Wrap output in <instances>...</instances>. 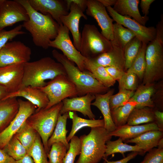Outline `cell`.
<instances>
[{
    "instance_id": "1",
    "label": "cell",
    "mask_w": 163,
    "mask_h": 163,
    "mask_svg": "<svg viewBox=\"0 0 163 163\" xmlns=\"http://www.w3.org/2000/svg\"><path fill=\"white\" fill-rule=\"evenodd\" d=\"M25 8L29 19L22 24L30 34L34 44L44 49H47L50 42L58 35L60 25L50 14H43L34 10L28 0H16Z\"/></svg>"
},
{
    "instance_id": "2",
    "label": "cell",
    "mask_w": 163,
    "mask_h": 163,
    "mask_svg": "<svg viewBox=\"0 0 163 163\" xmlns=\"http://www.w3.org/2000/svg\"><path fill=\"white\" fill-rule=\"evenodd\" d=\"M61 75H66L63 66L50 57L29 62L24 64V76L21 88L30 86L41 88L46 85L47 80H51Z\"/></svg>"
},
{
    "instance_id": "3",
    "label": "cell",
    "mask_w": 163,
    "mask_h": 163,
    "mask_svg": "<svg viewBox=\"0 0 163 163\" xmlns=\"http://www.w3.org/2000/svg\"><path fill=\"white\" fill-rule=\"evenodd\" d=\"M53 57L64 68L66 76L75 85L78 95L84 96L88 93L101 94L109 90L96 79L88 71H81L74 63L56 50L52 51Z\"/></svg>"
},
{
    "instance_id": "4",
    "label": "cell",
    "mask_w": 163,
    "mask_h": 163,
    "mask_svg": "<svg viewBox=\"0 0 163 163\" xmlns=\"http://www.w3.org/2000/svg\"><path fill=\"white\" fill-rule=\"evenodd\" d=\"M112 136L104 127L91 128L87 135L80 136V155L75 163H98L104 157L106 143Z\"/></svg>"
},
{
    "instance_id": "5",
    "label": "cell",
    "mask_w": 163,
    "mask_h": 163,
    "mask_svg": "<svg viewBox=\"0 0 163 163\" xmlns=\"http://www.w3.org/2000/svg\"><path fill=\"white\" fill-rule=\"evenodd\" d=\"M155 38L147 45L145 54L146 67L143 84L152 83L163 75V15L156 25Z\"/></svg>"
},
{
    "instance_id": "6",
    "label": "cell",
    "mask_w": 163,
    "mask_h": 163,
    "mask_svg": "<svg viewBox=\"0 0 163 163\" xmlns=\"http://www.w3.org/2000/svg\"><path fill=\"white\" fill-rule=\"evenodd\" d=\"M63 104L62 101L49 108L35 111L25 122L39 134L47 154L50 151L48 141L54 131Z\"/></svg>"
},
{
    "instance_id": "7",
    "label": "cell",
    "mask_w": 163,
    "mask_h": 163,
    "mask_svg": "<svg viewBox=\"0 0 163 163\" xmlns=\"http://www.w3.org/2000/svg\"><path fill=\"white\" fill-rule=\"evenodd\" d=\"M81 35L79 51L86 59L95 57L112 48L111 41L105 38L94 25L85 24Z\"/></svg>"
},
{
    "instance_id": "8",
    "label": "cell",
    "mask_w": 163,
    "mask_h": 163,
    "mask_svg": "<svg viewBox=\"0 0 163 163\" xmlns=\"http://www.w3.org/2000/svg\"><path fill=\"white\" fill-rule=\"evenodd\" d=\"M47 95L49 102L45 108H49L68 97L78 96L74 85L66 75H59L47 82L46 86L39 88Z\"/></svg>"
},
{
    "instance_id": "9",
    "label": "cell",
    "mask_w": 163,
    "mask_h": 163,
    "mask_svg": "<svg viewBox=\"0 0 163 163\" xmlns=\"http://www.w3.org/2000/svg\"><path fill=\"white\" fill-rule=\"evenodd\" d=\"M69 30L63 24L60 25L58 35L50 41L49 47L61 50L63 55L71 61L75 63L81 71L85 70V62L86 58L75 47L69 35Z\"/></svg>"
},
{
    "instance_id": "10",
    "label": "cell",
    "mask_w": 163,
    "mask_h": 163,
    "mask_svg": "<svg viewBox=\"0 0 163 163\" xmlns=\"http://www.w3.org/2000/svg\"><path fill=\"white\" fill-rule=\"evenodd\" d=\"M19 109L9 125L0 132V149H3L12 137L25 123L27 118L35 112L37 107L27 101L18 99Z\"/></svg>"
},
{
    "instance_id": "11",
    "label": "cell",
    "mask_w": 163,
    "mask_h": 163,
    "mask_svg": "<svg viewBox=\"0 0 163 163\" xmlns=\"http://www.w3.org/2000/svg\"><path fill=\"white\" fill-rule=\"evenodd\" d=\"M106 8L114 21L132 31L142 43L148 44L153 40L156 35V28L143 25L130 17L121 15L116 12L111 6Z\"/></svg>"
},
{
    "instance_id": "12",
    "label": "cell",
    "mask_w": 163,
    "mask_h": 163,
    "mask_svg": "<svg viewBox=\"0 0 163 163\" xmlns=\"http://www.w3.org/2000/svg\"><path fill=\"white\" fill-rule=\"evenodd\" d=\"M31 50L20 41L8 42L0 50V67L29 62Z\"/></svg>"
},
{
    "instance_id": "13",
    "label": "cell",
    "mask_w": 163,
    "mask_h": 163,
    "mask_svg": "<svg viewBox=\"0 0 163 163\" xmlns=\"http://www.w3.org/2000/svg\"><path fill=\"white\" fill-rule=\"evenodd\" d=\"M29 19L26 10L16 0H0V31Z\"/></svg>"
},
{
    "instance_id": "14",
    "label": "cell",
    "mask_w": 163,
    "mask_h": 163,
    "mask_svg": "<svg viewBox=\"0 0 163 163\" xmlns=\"http://www.w3.org/2000/svg\"><path fill=\"white\" fill-rule=\"evenodd\" d=\"M86 13L94 18L100 27L101 33L112 41L113 36V19L109 16L106 8L98 0H87Z\"/></svg>"
},
{
    "instance_id": "15",
    "label": "cell",
    "mask_w": 163,
    "mask_h": 163,
    "mask_svg": "<svg viewBox=\"0 0 163 163\" xmlns=\"http://www.w3.org/2000/svg\"><path fill=\"white\" fill-rule=\"evenodd\" d=\"M70 12L66 15L61 16L60 20L62 24L66 26L71 32L73 40V45L79 51L81 33L79 30V24L80 19L83 17L87 19V16L83 13L81 9L71 0H66Z\"/></svg>"
},
{
    "instance_id": "16",
    "label": "cell",
    "mask_w": 163,
    "mask_h": 163,
    "mask_svg": "<svg viewBox=\"0 0 163 163\" xmlns=\"http://www.w3.org/2000/svg\"><path fill=\"white\" fill-rule=\"evenodd\" d=\"M24 63L0 67V85L7 89L8 93L15 92L20 88L24 76Z\"/></svg>"
},
{
    "instance_id": "17",
    "label": "cell",
    "mask_w": 163,
    "mask_h": 163,
    "mask_svg": "<svg viewBox=\"0 0 163 163\" xmlns=\"http://www.w3.org/2000/svg\"><path fill=\"white\" fill-rule=\"evenodd\" d=\"M31 7L43 14H50L60 25L62 24L60 17L69 13V8L66 0H28Z\"/></svg>"
},
{
    "instance_id": "18",
    "label": "cell",
    "mask_w": 163,
    "mask_h": 163,
    "mask_svg": "<svg viewBox=\"0 0 163 163\" xmlns=\"http://www.w3.org/2000/svg\"><path fill=\"white\" fill-rule=\"evenodd\" d=\"M95 98L94 94L88 93L79 97L66 98L62 101L63 106L60 113L62 114L69 111H78L90 119H95V116L92 112L91 105V102Z\"/></svg>"
},
{
    "instance_id": "19",
    "label": "cell",
    "mask_w": 163,
    "mask_h": 163,
    "mask_svg": "<svg viewBox=\"0 0 163 163\" xmlns=\"http://www.w3.org/2000/svg\"><path fill=\"white\" fill-rule=\"evenodd\" d=\"M21 97L35 105L37 107L35 111L45 108L49 100L46 94L39 88L27 86L21 88L17 91L9 93L2 100L9 98Z\"/></svg>"
},
{
    "instance_id": "20",
    "label": "cell",
    "mask_w": 163,
    "mask_h": 163,
    "mask_svg": "<svg viewBox=\"0 0 163 163\" xmlns=\"http://www.w3.org/2000/svg\"><path fill=\"white\" fill-rule=\"evenodd\" d=\"M112 46L109 51L88 59L97 65L104 67L113 66L125 72L123 50L117 46Z\"/></svg>"
},
{
    "instance_id": "21",
    "label": "cell",
    "mask_w": 163,
    "mask_h": 163,
    "mask_svg": "<svg viewBox=\"0 0 163 163\" xmlns=\"http://www.w3.org/2000/svg\"><path fill=\"white\" fill-rule=\"evenodd\" d=\"M160 130L155 122L142 125H129L126 124L117 127L109 134L111 136L119 137L123 141L135 138L147 131ZM161 131V130H160Z\"/></svg>"
},
{
    "instance_id": "22",
    "label": "cell",
    "mask_w": 163,
    "mask_h": 163,
    "mask_svg": "<svg viewBox=\"0 0 163 163\" xmlns=\"http://www.w3.org/2000/svg\"><path fill=\"white\" fill-rule=\"evenodd\" d=\"M139 0H117L113 8L118 14L132 17L141 24L145 26L149 20L148 16H142L138 8Z\"/></svg>"
},
{
    "instance_id": "23",
    "label": "cell",
    "mask_w": 163,
    "mask_h": 163,
    "mask_svg": "<svg viewBox=\"0 0 163 163\" xmlns=\"http://www.w3.org/2000/svg\"><path fill=\"white\" fill-rule=\"evenodd\" d=\"M114 92V89H112L104 94H95V101L91 103V105L96 107L101 111L104 117V127L109 132L113 131L117 128L112 119L109 104L110 98Z\"/></svg>"
},
{
    "instance_id": "24",
    "label": "cell",
    "mask_w": 163,
    "mask_h": 163,
    "mask_svg": "<svg viewBox=\"0 0 163 163\" xmlns=\"http://www.w3.org/2000/svg\"><path fill=\"white\" fill-rule=\"evenodd\" d=\"M19 104L16 97L0 101V132L10 123L17 114Z\"/></svg>"
},
{
    "instance_id": "25",
    "label": "cell",
    "mask_w": 163,
    "mask_h": 163,
    "mask_svg": "<svg viewBox=\"0 0 163 163\" xmlns=\"http://www.w3.org/2000/svg\"><path fill=\"white\" fill-rule=\"evenodd\" d=\"M155 91L154 83L142 84L137 87L129 101L136 103L135 108H152L155 107V104L152 98Z\"/></svg>"
},
{
    "instance_id": "26",
    "label": "cell",
    "mask_w": 163,
    "mask_h": 163,
    "mask_svg": "<svg viewBox=\"0 0 163 163\" xmlns=\"http://www.w3.org/2000/svg\"><path fill=\"white\" fill-rule=\"evenodd\" d=\"M163 137V131L151 130L141 134L138 137L124 141L125 143H134L143 151L144 154L157 147L158 143Z\"/></svg>"
},
{
    "instance_id": "27",
    "label": "cell",
    "mask_w": 163,
    "mask_h": 163,
    "mask_svg": "<svg viewBox=\"0 0 163 163\" xmlns=\"http://www.w3.org/2000/svg\"><path fill=\"white\" fill-rule=\"evenodd\" d=\"M68 118V112L62 114L59 113L54 131L48 141L47 145L50 150L52 145L57 142H61L63 143L68 150L69 143L67 141L66 137L68 131L66 129Z\"/></svg>"
},
{
    "instance_id": "28",
    "label": "cell",
    "mask_w": 163,
    "mask_h": 163,
    "mask_svg": "<svg viewBox=\"0 0 163 163\" xmlns=\"http://www.w3.org/2000/svg\"><path fill=\"white\" fill-rule=\"evenodd\" d=\"M69 118L72 120V125L71 131L67 137L69 142L75 133L80 129L85 127L91 128L104 127V119H86L78 117L76 111L68 112Z\"/></svg>"
},
{
    "instance_id": "29",
    "label": "cell",
    "mask_w": 163,
    "mask_h": 163,
    "mask_svg": "<svg viewBox=\"0 0 163 163\" xmlns=\"http://www.w3.org/2000/svg\"><path fill=\"white\" fill-rule=\"evenodd\" d=\"M123 142L120 138L115 141H112L110 140L107 141L106 143V150L103 159H107L109 156L115 153H120L124 157V153L128 152H137L141 155L144 154L143 150L138 145H129L126 143H123Z\"/></svg>"
},
{
    "instance_id": "30",
    "label": "cell",
    "mask_w": 163,
    "mask_h": 163,
    "mask_svg": "<svg viewBox=\"0 0 163 163\" xmlns=\"http://www.w3.org/2000/svg\"><path fill=\"white\" fill-rule=\"evenodd\" d=\"M154 110L152 108L144 107H135L130 113L128 119L126 124L136 125L154 122Z\"/></svg>"
},
{
    "instance_id": "31",
    "label": "cell",
    "mask_w": 163,
    "mask_h": 163,
    "mask_svg": "<svg viewBox=\"0 0 163 163\" xmlns=\"http://www.w3.org/2000/svg\"><path fill=\"white\" fill-rule=\"evenodd\" d=\"M85 70L89 71L93 76L106 87L109 88L116 81L109 75L105 67L96 65L86 59L85 62Z\"/></svg>"
},
{
    "instance_id": "32",
    "label": "cell",
    "mask_w": 163,
    "mask_h": 163,
    "mask_svg": "<svg viewBox=\"0 0 163 163\" xmlns=\"http://www.w3.org/2000/svg\"><path fill=\"white\" fill-rule=\"evenodd\" d=\"M113 40L111 41L112 44L123 50L126 44L136 37L132 31L116 23L113 24Z\"/></svg>"
},
{
    "instance_id": "33",
    "label": "cell",
    "mask_w": 163,
    "mask_h": 163,
    "mask_svg": "<svg viewBox=\"0 0 163 163\" xmlns=\"http://www.w3.org/2000/svg\"><path fill=\"white\" fill-rule=\"evenodd\" d=\"M136 105L135 102L129 101L124 105L111 110L112 119L117 127L126 124L129 116Z\"/></svg>"
},
{
    "instance_id": "34",
    "label": "cell",
    "mask_w": 163,
    "mask_h": 163,
    "mask_svg": "<svg viewBox=\"0 0 163 163\" xmlns=\"http://www.w3.org/2000/svg\"><path fill=\"white\" fill-rule=\"evenodd\" d=\"M38 134L25 122L14 135L28 152L34 143Z\"/></svg>"
},
{
    "instance_id": "35",
    "label": "cell",
    "mask_w": 163,
    "mask_h": 163,
    "mask_svg": "<svg viewBox=\"0 0 163 163\" xmlns=\"http://www.w3.org/2000/svg\"><path fill=\"white\" fill-rule=\"evenodd\" d=\"M142 45V42L135 37L125 46L123 49L125 71H126L132 65Z\"/></svg>"
},
{
    "instance_id": "36",
    "label": "cell",
    "mask_w": 163,
    "mask_h": 163,
    "mask_svg": "<svg viewBox=\"0 0 163 163\" xmlns=\"http://www.w3.org/2000/svg\"><path fill=\"white\" fill-rule=\"evenodd\" d=\"M147 45L142 43L135 59L130 67L126 71L133 73L141 80L143 78L146 69L145 54Z\"/></svg>"
},
{
    "instance_id": "37",
    "label": "cell",
    "mask_w": 163,
    "mask_h": 163,
    "mask_svg": "<svg viewBox=\"0 0 163 163\" xmlns=\"http://www.w3.org/2000/svg\"><path fill=\"white\" fill-rule=\"evenodd\" d=\"M3 149L16 161L23 158L27 151L14 135Z\"/></svg>"
},
{
    "instance_id": "38",
    "label": "cell",
    "mask_w": 163,
    "mask_h": 163,
    "mask_svg": "<svg viewBox=\"0 0 163 163\" xmlns=\"http://www.w3.org/2000/svg\"><path fill=\"white\" fill-rule=\"evenodd\" d=\"M35 163H49L41 139L38 134L32 146L27 152Z\"/></svg>"
},
{
    "instance_id": "39",
    "label": "cell",
    "mask_w": 163,
    "mask_h": 163,
    "mask_svg": "<svg viewBox=\"0 0 163 163\" xmlns=\"http://www.w3.org/2000/svg\"><path fill=\"white\" fill-rule=\"evenodd\" d=\"M68 149L62 143H53L47 154L49 163H63V160Z\"/></svg>"
},
{
    "instance_id": "40",
    "label": "cell",
    "mask_w": 163,
    "mask_h": 163,
    "mask_svg": "<svg viewBox=\"0 0 163 163\" xmlns=\"http://www.w3.org/2000/svg\"><path fill=\"white\" fill-rule=\"evenodd\" d=\"M134 91L125 89L119 90L116 94L112 95L109 100L110 110L124 105L129 101Z\"/></svg>"
},
{
    "instance_id": "41",
    "label": "cell",
    "mask_w": 163,
    "mask_h": 163,
    "mask_svg": "<svg viewBox=\"0 0 163 163\" xmlns=\"http://www.w3.org/2000/svg\"><path fill=\"white\" fill-rule=\"evenodd\" d=\"M69 143V148L63 160V163H74L76 157L80 153L81 142L79 137L75 135Z\"/></svg>"
},
{
    "instance_id": "42",
    "label": "cell",
    "mask_w": 163,
    "mask_h": 163,
    "mask_svg": "<svg viewBox=\"0 0 163 163\" xmlns=\"http://www.w3.org/2000/svg\"><path fill=\"white\" fill-rule=\"evenodd\" d=\"M119 89L134 91L138 87L137 77L131 72H126L118 81Z\"/></svg>"
},
{
    "instance_id": "43",
    "label": "cell",
    "mask_w": 163,
    "mask_h": 163,
    "mask_svg": "<svg viewBox=\"0 0 163 163\" xmlns=\"http://www.w3.org/2000/svg\"><path fill=\"white\" fill-rule=\"evenodd\" d=\"M22 28V25L20 24L10 30L3 29L0 31V50L9 40L18 35L26 34L21 30Z\"/></svg>"
},
{
    "instance_id": "44",
    "label": "cell",
    "mask_w": 163,
    "mask_h": 163,
    "mask_svg": "<svg viewBox=\"0 0 163 163\" xmlns=\"http://www.w3.org/2000/svg\"><path fill=\"white\" fill-rule=\"evenodd\" d=\"M139 163H163V149L154 148L150 150Z\"/></svg>"
},
{
    "instance_id": "45",
    "label": "cell",
    "mask_w": 163,
    "mask_h": 163,
    "mask_svg": "<svg viewBox=\"0 0 163 163\" xmlns=\"http://www.w3.org/2000/svg\"><path fill=\"white\" fill-rule=\"evenodd\" d=\"M105 68L109 75L115 81H118L126 72L113 66L107 67Z\"/></svg>"
},
{
    "instance_id": "46",
    "label": "cell",
    "mask_w": 163,
    "mask_h": 163,
    "mask_svg": "<svg viewBox=\"0 0 163 163\" xmlns=\"http://www.w3.org/2000/svg\"><path fill=\"white\" fill-rule=\"evenodd\" d=\"M155 121L160 130L163 131V112L158 110H154Z\"/></svg>"
},
{
    "instance_id": "47",
    "label": "cell",
    "mask_w": 163,
    "mask_h": 163,
    "mask_svg": "<svg viewBox=\"0 0 163 163\" xmlns=\"http://www.w3.org/2000/svg\"><path fill=\"white\" fill-rule=\"evenodd\" d=\"M139 153L136 152H132L128 154L127 156L123 158L116 161H108L107 159H105L106 163H127L129 161L134 158L138 155Z\"/></svg>"
},
{
    "instance_id": "48",
    "label": "cell",
    "mask_w": 163,
    "mask_h": 163,
    "mask_svg": "<svg viewBox=\"0 0 163 163\" xmlns=\"http://www.w3.org/2000/svg\"><path fill=\"white\" fill-rule=\"evenodd\" d=\"M155 0H141L140 5L142 12L145 16H147L149 14L150 6Z\"/></svg>"
},
{
    "instance_id": "49",
    "label": "cell",
    "mask_w": 163,
    "mask_h": 163,
    "mask_svg": "<svg viewBox=\"0 0 163 163\" xmlns=\"http://www.w3.org/2000/svg\"><path fill=\"white\" fill-rule=\"evenodd\" d=\"M16 161L0 149V163H15Z\"/></svg>"
},
{
    "instance_id": "50",
    "label": "cell",
    "mask_w": 163,
    "mask_h": 163,
    "mask_svg": "<svg viewBox=\"0 0 163 163\" xmlns=\"http://www.w3.org/2000/svg\"><path fill=\"white\" fill-rule=\"evenodd\" d=\"M71 1L77 5L83 12L87 8V0H71Z\"/></svg>"
},
{
    "instance_id": "51",
    "label": "cell",
    "mask_w": 163,
    "mask_h": 163,
    "mask_svg": "<svg viewBox=\"0 0 163 163\" xmlns=\"http://www.w3.org/2000/svg\"><path fill=\"white\" fill-rule=\"evenodd\" d=\"M15 163H34V162L31 156L27 154L22 158L16 161Z\"/></svg>"
},
{
    "instance_id": "52",
    "label": "cell",
    "mask_w": 163,
    "mask_h": 163,
    "mask_svg": "<svg viewBox=\"0 0 163 163\" xmlns=\"http://www.w3.org/2000/svg\"><path fill=\"white\" fill-rule=\"evenodd\" d=\"M117 0H98L106 8L114 5Z\"/></svg>"
},
{
    "instance_id": "53",
    "label": "cell",
    "mask_w": 163,
    "mask_h": 163,
    "mask_svg": "<svg viewBox=\"0 0 163 163\" xmlns=\"http://www.w3.org/2000/svg\"><path fill=\"white\" fill-rule=\"evenodd\" d=\"M8 93V92L7 89L0 85V101L4 98Z\"/></svg>"
},
{
    "instance_id": "54",
    "label": "cell",
    "mask_w": 163,
    "mask_h": 163,
    "mask_svg": "<svg viewBox=\"0 0 163 163\" xmlns=\"http://www.w3.org/2000/svg\"><path fill=\"white\" fill-rule=\"evenodd\" d=\"M157 147L158 148L163 149V138H161L159 140Z\"/></svg>"
},
{
    "instance_id": "55",
    "label": "cell",
    "mask_w": 163,
    "mask_h": 163,
    "mask_svg": "<svg viewBox=\"0 0 163 163\" xmlns=\"http://www.w3.org/2000/svg\"><path fill=\"white\" fill-rule=\"evenodd\" d=\"M102 163H106V162L105 160H104V161Z\"/></svg>"
}]
</instances>
